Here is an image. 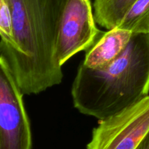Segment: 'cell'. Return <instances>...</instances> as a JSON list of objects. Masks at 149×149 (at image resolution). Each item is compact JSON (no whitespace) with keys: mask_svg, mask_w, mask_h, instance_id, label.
Listing matches in <instances>:
<instances>
[{"mask_svg":"<svg viewBox=\"0 0 149 149\" xmlns=\"http://www.w3.org/2000/svg\"><path fill=\"white\" fill-rule=\"evenodd\" d=\"M11 13L13 44L0 40V56L23 95H36L61 84L55 59L60 17L65 0H5Z\"/></svg>","mask_w":149,"mask_h":149,"instance_id":"obj_1","label":"cell"},{"mask_svg":"<svg viewBox=\"0 0 149 149\" xmlns=\"http://www.w3.org/2000/svg\"><path fill=\"white\" fill-rule=\"evenodd\" d=\"M149 93V33H132L122 54L101 69L80 64L71 87L80 113L104 119L135 104Z\"/></svg>","mask_w":149,"mask_h":149,"instance_id":"obj_2","label":"cell"},{"mask_svg":"<svg viewBox=\"0 0 149 149\" xmlns=\"http://www.w3.org/2000/svg\"><path fill=\"white\" fill-rule=\"evenodd\" d=\"M90 0H65L60 17L55 59L62 67L78 52L88 50L103 34L97 28Z\"/></svg>","mask_w":149,"mask_h":149,"instance_id":"obj_3","label":"cell"},{"mask_svg":"<svg viewBox=\"0 0 149 149\" xmlns=\"http://www.w3.org/2000/svg\"><path fill=\"white\" fill-rule=\"evenodd\" d=\"M149 130V95L100 120L87 149H135Z\"/></svg>","mask_w":149,"mask_h":149,"instance_id":"obj_4","label":"cell"},{"mask_svg":"<svg viewBox=\"0 0 149 149\" xmlns=\"http://www.w3.org/2000/svg\"><path fill=\"white\" fill-rule=\"evenodd\" d=\"M23 95L0 56V149H31V129Z\"/></svg>","mask_w":149,"mask_h":149,"instance_id":"obj_5","label":"cell"},{"mask_svg":"<svg viewBox=\"0 0 149 149\" xmlns=\"http://www.w3.org/2000/svg\"><path fill=\"white\" fill-rule=\"evenodd\" d=\"M132 34L129 31L118 28L103 32L95 44L88 49L81 63L93 70L107 66L123 52Z\"/></svg>","mask_w":149,"mask_h":149,"instance_id":"obj_6","label":"cell"},{"mask_svg":"<svg viewBox=\"0 0 149 149\" xmlns=\"http://www.w3.org/2000/svg\"><path fill=\"white\" fill-rule=\"evenodd\" d=\"M137 0H94V18L99 26L116 28Z\"/></svg>","mask_w":149,"mask_h":149,"instance_id":"obj_7","label":"cell"},{"mask_svg":"<svg viewBox=\"0 0 149 149\" xmlns=\"http://www.w3.org/2000/svg\"><path fill=\"white\" fill-rule=\"evenodd\" d=\"M116 28L132 33H149V0H137Z\"/></svg>","mask_w":149,"mask_h":149,"instance_id":"obj_8","label":"cell"},{"mask_svg":"<svg viewBox=\"0 0 149 149\" xmlns=\"http://www.w3.org/2000/svg\"><path fill=\"white\" fill-rule=\"evenodd\" d=\"M0 40L10 46L13 44L11 13L5 0H0Z\"/></svg>","mask_w":149,"mask_h":149,"instance_id":"obj_9","label":"cell"},{"mask_svg":"<svg viewBox=\"0 0 149 149\" xmlns=\"http://www.w3.org/2000/svg\"><path fill=\"white\" fill-rule=\"evenodd\" d=\"M135 149H149V130Z\"/></svg>","mask_w":149,"mask_h":149,"instance_id":"obj_10","label":"cell"}]
</instances>
